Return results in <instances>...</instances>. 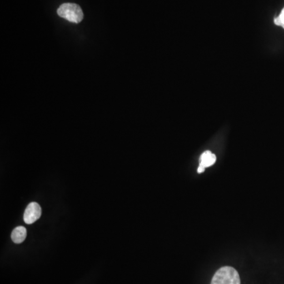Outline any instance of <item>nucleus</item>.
<instances>
[{
    "instance_id": "1",
    "label": "nucleus",
    "mask_w": 284,
    "mask_h": 284,
    "mask_svg": "<svg viewBox=\"0 0 284 284\" xmlns=\"http://www.w3.org/2000/svg\"><path fill=\"white\" fill-rule=\"evenodd\" d=\"M211 284H241V280L236 269L230 266H224L216 271Z\"/></svg>"
},
{
    "instance_id": "2",
    "label": "nucleus",
    "mask_w": 284,
    "mask_h": 284,
    "mask_svg": "<svg viewBox=\"0 0 284 284\" xmlns=\"http://www.w3.org/2000/svg\"><path fill=\"white\" fill-rule=\"evenodd\" d=\"M57 13L60 17L73 23H79L84 17L81 7L75 3H63L59 7Z\"/></svg>"
},
{
    "instance_id": "3",
    "label": "nucleus",
    "mask_w": 284,
    "mask_h": 284,
    "mask_svg": "<svg viewBox=\"0 0 284 284\" xmlns=\"http://www.w3.org/2000/svg\"><path fill=\"white\" fill-rule=\"evenodd\" d=\"M41 207L37 202H31L24 212V221L27 224H32L41 216Z\"/></svg>"
},
{
    "instance_id": "4",
    "label": "nucleus",
    "mask_w": 284,
    "mask_h": 284,
    "mask_svg": "<svg viewBox=\"0 0 284 284\" xmlns=\"http://www.w3.org/2000/svg\"><path fill=\"white\" fill-rule=\"evenodd\" d=\"M216 156L215 154L210 151H205L201 154V158H200V165L197 169V172L199 174L202 173L206 167H211L216 163Z\"/></svg>"
},
{
    "instance_id": "5",
    "label": "nucleus",
    "mask_w": 284,
    "mask_h": 284,
    "mask_svg": "<svg viewBox=\"0 0 284 284\" xmlns=\"http://www.w3.org/2000/svg\"><path fill=\"white\" fill-rule=\"evenodd\" d=\"M26 235H27V231H26V227L22 226H17L12 231L11 239L15 243H22L24 240L26 239Z\"/></svg>"
},
{
    "instance_id": "6",
    "label": "nucleus",
    "mask_w": 284,
    "mask_h": 284,
    "mask_svg": "<svg viewBox=\"0 0 284 284\" xmlns=\"http://www.w3.org/2000/svg\"><path fill=\"white\" fill-rule=\"evenodd\" d=\"M274 22H275L276 26H281L284 29V7L280 15L274 19Z\"/></svg>"
}]
</instances>
